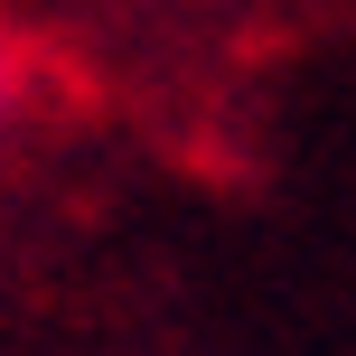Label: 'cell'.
Returning <instances> with one entry per match:
<instances>
[{"mask_svg":"<svg viewBox=\"0 0 356 356\" xmlns=\"http://www.w3.org/2000/svg\"><path fill=\"white\" fill-rule=\"evenodd\" d=\"M0 104H10V47H0Z\"/></svg>","mask_w":356,"mask_h":356,"instance_id":"obj_1","label":"cell"}]
</instances>
